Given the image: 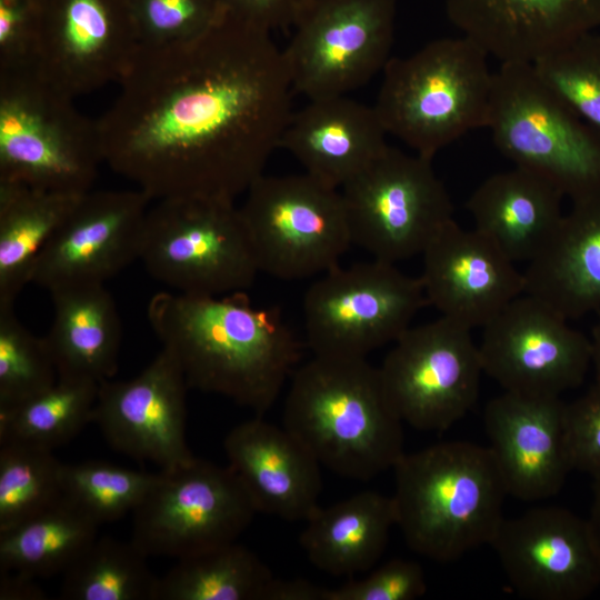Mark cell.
Here are the masks:
<instances>
[{
  "instance_id": "cell-9",
  "label": "cell",
  "mask_w": 600,
  "mask_h": 600,
  "mask_svg": "<svg viewBox=\"0 0 600 600\" xmlns=\"http://www.w3.org/2000/svg\"><path fill=\"white\" fill-rule=\"evenodd\" d=\"M240 210L260 272L278 279L321 276L352 244L340 189L306 172L261 174Z\"/></svg>"
},
{
  "instance_id": "cell-17",
  "label": "cell",
  "mask_w": 600,
  "mask_h": 600,
  "mask_svg": "<svg viewBox=\"0 0 600 600\" xmlns=\"http://www.w3.org/2000/svg\"><path fill=\"white\" fill-rule=\"evenodd\" d=\"M490 546L524 598L581 600L600 586V548L589 522L564 508L503 518Z\"/></svg>"
},
{
  "instance_id": "cell-3",
  "label": "cell",
  "mask_w": 600,
  "mask_h": 600,
  "mask_svg": "<svg viewBox=\"0 0 600 600\" xmlns=\"http://www.w3.org/2000/svg\"><path fill=\"white\" fill-rule=\"evenodd\" d=\"M402 423L367 358L313 356L291 377L283 427L341 477L369 481L393 468Z\"/></svg>"
},
{
  "instance_id": "cell-16",
  "label": "cell",
  "mask_w": 600,
  "mask_h": 600,
  "mask_svg": "<svg viewBox=\"0 0 600 600\" xmlns=\"http://www.w3.org/2000/svg\"><path fill=\"white\" fill-rule=\"evenodd\" d=\"M542 300L523 293L482 327L483 373L508 392L560 397L590 368V338Z\"/></svg>"
},
{
  "instance_id": "cell-6",
  "label": "cell",
  "mask_w": 600,
  "mask_h": 600,
  "mask_svg": "<svg viewBox=\"0 0 600 600\" xmlns=\"http://www.w3.org/2000/svg\"><path fill=\"white\" fill-rule=\"evenodd\" d=\"M33 68L0 71V181L67 194L91 191L103 160L97 120Z\"/></svg>"
},
{
  "instance_id": "cell-40",
  "label": "cell",
  "mask_w": 600,
  "mask_h": 600,
  "mask_svg": "<svg viewBox=\"0 0 600 600\" xmlns=\"http://www.w3.org/2000/svg\"><path fill=\"white\" fill-rule=\"evenodd\" d=\"M566 438L572 470L593 474L600 470V383L566 403Z\"/></svg>"
},
{
  "instance_id": "cell-22",
  "label": "cell",
  "mask_w": 600,
  "mask_h": 600,
  "mask_svg": "<svg viewBox=\"0 0 600 600\" xmlns=\"http://www.w3.org/2000/svg\"><path fill=\"white\" fill-rule=\"evenodd\" d=\"M446 12L501 63H533L600 28V0H447Z\"/></svg>"
},
{
  "instance_id": "cell-12",
  "label": "cell",
  "mask_w": 600,
  "mask_h": 600,
  "mask_svg": "<svg viewBox=\"0 0 600 600\" xmlns=\"http://www.w3.org/2000/svg\"><path fill=\"white\" fill-rule=\"evenodd\" d=\"M396 0H307L282 50L294 92L347 96L391 59Z\"/></svg>"
},
{
  "instance_id": "cell-46",
  "label": "cell",
  "mask_w": 600,
  "mask_h": 600,
  "mask_svg": "<svg viewBox=\"0 0 600 600\" xmlns=\"http://www.w3.org/2000/svg\"><path fill=\"white\" fill-rule=\"evenodd\" d=\"M592 368L594 371V382L600 383V320L593 327L591 333Z\"/></svg>"
},
{
  "instance_id": "cell-31",
  "label": "cell",
  "mask_w": 600,
  "mask_h": 600,
  "mask_svg": "<svg viewBox=\"0 0 600 600\" xmlns=\"http://www.w3.org/2000/svg\"><path fill=\"white\" fill-rule=\"evenodd\" d=\"M274 580L253 551L234 541L177 559L159 580L157 600H269Z\"/></svg>"
},
{
  "instance_id": "cell-19",
  "label": "cell",
  "mask_w": 600,
  "mask_h": 600,
  "mask_svg": "<svg viewBox=\"0 0 600 600\" xmlns=\"http://www.w3.org/2000/svg\"><path fill=\"white\" fill-rule=\"evenodd\" d=\"M188 389L179 362L162 348L134 378L100 382L92 421L114 450L161 470L178 467L194 458L186 440Z\"/></svg>"
},
{
  "instance_id": "cell-24",
  "label": "cell",
  "mask_w": 600,
  "mask_h": 600,
  "mask_svg": "<svg viewBox=\"0 0 600 600\" xmlns=\"http://www.w3.org/2000/svg\"><path fill=\"white\" fill-rule=\"evenodd\" d=\"M373 106L348 96L309 100L293 111L279 142L304 172L341 189L389 146Z\"/></svg>"
},
{
  "instance_id": "cell-14",
  "label": "cell",
  "mask_w": 600,
  "mask_h": 600,
  "mask_svg": "<svg viewBox=\"0 0 600 600\" xmlns=\"http://www.w3.org/2000/svg\"><path fill=\"white\" fill-rule=\"evenodd\" d=\"M379 371L396 413L421 431H444L461 420L483 373L471 330L442 316L402 333Z\"/></svg>"
},
{
  "instance_id": "cell-8",
  "label": "cell",
  "mask_w": 600,
  "mask_h": 600,
  "mask_svg": "<svg viewBox=\"0 0 600 600\" xmlns=\"http://www.w3.org/2000/svg\"><path fill=\"white\" fill-rule=\"evenodd\" d=\"M139 259L154 280L188 296L246 291L260 272L240 208L218 198L158 200Z\"/></svg>"
},
{
  "instance_id": "cell-41",
  "label": "cell",
  "mask_w": 600,
  "mask_h": 600,
  "mask_svg": "<svg viewBox=\"0 0 600 600\" xmlns=\"http://www.w3.org/2000/svg\"><path fill=\"white\" fill-rule=\"evenodd\" d=\"M36 30L34 0H0V71L32 67Z\"/></svg>"
},
{
  "instance_id": "cell-13",
  "label": "cell",
  "mask_w": 600,
  "mask_h": 600,
  "mask_svg": "<svg viewBox=\"0 0 600 600\" xmlns=\"http://www.w3.org/2000/svg\"><path fill=\"white\" fill-rule=\"evenodd\" d=\"M132 513L131 540L148 557L180 559L237 541L258 510L229 466L194 457L161 470Z\"/></svg>"
},
{
  "instance_id": "cell-44",
  "label": "cell",
  "mask_w": 600,
  "mask_h": 600,
  "mask_svg": "<svg viewBox=\"0 0 600 600\" xmlns=\"http://www.w3.org/2000/svg\"><path fill=\"white\" fill-rule=\"evenodd\" d=\"M326 592L327 589L303 579H276L269 600H324Z\"/></svg>"
},
{
  "instance_id": "cell-25",
  "label": "cell",
  "mask_w": 600,
  "mask_h": 600,
  "mask_svg": "<svg viewBox=\"0 0 600 600\" xmlns=\"http://www.w3.org/2000/svg\"><path fill=\"white\" fill-rule=\"evenodd\" d=\"M524 293L567 320L600 308V190L572 200L553 237L523 272Z\"/></svg>"
},
{
  "instance_id": "cell-15",
  "label": "cell",
  "mask_w": 600,
  "mask_h": 600,
  "mask_svg": "<svg viewBox=\"0 0 600 600\" xmlns=\"http://www.w3.org/2000/svg\"><path fill=\"white\" fill-rule=\"evenodd\" d=\"M32 67L74 99L119 82L139 49L128 0H34Z\"/></svg>"
},
{
  "instance_id": "cell-36",
  "label": "cell",
  "mask_w": 600,
  "mask_h": 600,
  "mask_svg": "<svg viewBox=\"0 0 600 600\" xmlns=\"http://www.w3.org/2000/svg\"><path fill=\"white\" fill-rule=\"evenodd\" d=\"M58 371L44 337L30 332L13 308L0 309V410L52 387Z\"/></svg>"
},
{
  "instance_id": "cell-45",
  "label": "cell",
  "mask_w": 600,
  "mask_h": 600,
  "mask_svg": "<svg viewBox=\"0 0 600 600\" xmlns=\"http://www.w3.org/2000/svg\"><path fill=\"white\" fill-rule=\"evenodd\" d=\"M592 503L587 519L600 548V470L592 474Z\"/></svg>"
},
{
  "instance_id": "cell-32",
  "label": "cell",
  "mask_w": 600,
  "mask_h": 600,
  "mask_svg": "<svg viewBox=\"0 0 600 600\" xmlns=\"http://www.w3.org/2000/svg\"><path fill=\"white\" fill-rule=\"evenodd\" d=\"M132 541L96 538L62 573L64 600H157L159 580Z\"/></svg>"
},
{
  "instance_id": "cell-43",
  "label": "cell",
  "mask_w": 600,
  "mask_h": 600,
  "mask_svg": "<svg viewBox=\"0 0 600 600\" xmlns=\"http://www.w3.org/2000/svg\"><path fill=\"white\" fill-rule=\"evenodd\" d=\"M46 592L34 578L0 569V600H46Z\"/></svg>"
},
{
  "instance_id": "cell-37",
  "label": "cell",
  "mask_w": 600,
  "mask_h": 600,
  "mask_svg": "<svg viewBox=\"0 0 600 600\" xmlns=\"http://www.w3.org/2000/svg\"><path fill=\"white\" fill-rule=\"evenodd\" d=\"M532 66L542 82L600 134V37L583 34Z\"/></svg>"
},
{
  "instance_id": "cell-20",
  "label": "cell",
  "mask_w": 600,
  "mask_h": 600,
  "mask_svg": "<svg viewBox=\"0 0 600 600\" xmlns=\"http://www.w3.org/2000/svg\"><path fill=\"white\" fill-rule=\"evenodd\" d=\"M419 277L429 306L470 330L524 293V277L500 248L454 219L428 243Z\"/></svg>"
},
{
  "instance_id": "cell-23",
  "label": "cell",
  "mask_w": 600,
  "mask_h": 600,
  "mask_svg": "<svg viewBox=\"0 0 600 600\" xmlns=\"http://www.w3.org/2000/svg\"><path fill=\"white\" fill-rule=\"evenodd\" d=\"M223 449L258 512L306 521L319 507L321 464L284 427L258 416L233 427Z\"/></svg>"
},
{
  "instance_id": "cell-29",
  "label": "cell",
  "mask_w": 600,
  "mask_h": 600,
  "mask_svg": "<svg viewBox=\"0 0 600 600\" xmlns=\"http://www.w3.org/2000/svg\"><path fill=\"white\" fill-rule=\"evenodd\" d=\"M83 194L0 181V309L13 308L38 261Z\"/></svg>"
},
{
  "instance_id": "cell-34",
  "label": "cell",
  "mask_w": 600,
  "mask_h": 600,
  "mask_svg": "<svg viewBox=\"0 0 600 600\" xmlns=\"http://www.w3.org/2000/svg\"><path fill=\"white\" fill-rule=\"evenodd\" d=\"M62 467L50 449L0 443V531L29 520L62 498Z\"/></svg>"
},
{
  "instance_id": "cell-35",
  "label": "cell",
  "mask_w": 600,
  "mask_h": 600,
  "mask_svg": "<svg viewBox=\"0 0 600 600\" xmlns=\"http://www.w3.org/2000/svg\"><path fill=\"white\" fill-rule=\"evenodd\" d=\"M157 477L103 461L63 463L62 497L101 526L133 512Z\"/></svg>"
},
{
  "instance_id": "cell-10",
  "label": "cell",
  "mask_w": 600,
  "mask_h": 600,
  "mask_svg": "<svg viewBox=\"0 0 600 600\" xmlns=\"http://www.w3.org/2000/svg\"><path fill=\"white\" fill-rule=\"evenodd\" d=\"M428 304L420 278L372 259L340 264L306 291V341L313 356L367 358L393 343Z\"/></svg>"
},
{
  "instance_id": "cell-5",
  "label": "cell",
  "mask_w": 600,
  "mask_h": 600,
  "mask_svg": "<svg viewBox=\"0 0 600 600\" xmlns=\"http://www.w3.org/2000/svg\"><path fill=\"white\" fill-rule=\"evenodd\" d=\"M488 57L462 36L391 58L373 106L386 132L432 160L467 132L487 128L493 78Z\"/></svg>"
},
{
  "instance_id": "cell-28",
  "label": "cell",
  "mask_w": 600,
  "mask_h": 600,
  "mask_svg": "<svg viewBox=\"0 0 600 600\" xmlns=\"http://www.w3.org/2000/svg\"><path fill=\"white\" fill-rule=\"evenodd\" d=\"M393 526V498L363 491L330 507H318L306 520L299 543L317 569L353 577L376 566Z\"/></svg>"
},
{
  "instance_id": "cell-2",
  "label": "cell",
  "mask_w": 600,
  "mask_h": 600,
  "mask_svg": "<svg viewBox=\"0 0 600 600\" xmlns=\"http://www.w3.org/2000/svg\"><path fill=\"white\" fill-rule=\"evenodd\" d=\"M147 316L189 389L223 396L257 416L272 407L301 358L302 344L281 309L254 307L244 291L159 292Z\"/></svg>"
},
{
  "instance_id": "cell-38",
  "label": "cell",
  "mask_w": 600,
  "mask_h": 600,
  "mask_svg": "<svg viewBox=\"0 0 600 600\" xmlns=\"http://www.w3.org/2000/svg\"><path fill=\"white\" fill-rule=\"evenodd\" d=\"M141 46H163L197 37L224 12L217 0H128Z\"/></svg>"
},
{
  "instance_id": "cell-33",
  "label": "cell",
  "mask_w": 600,
  "mask_h": 600,
  "mask_svg": "<svg viewBox=\"0 0 600 600\" xmlns=\"http://www.w3.org/2000/svg\"><path fill=\"white\" fill-rule=\"evenodd\" d=\"M99 384L90 379L59 377L38 396L0 410V443L20 442L52 450L68 442L92 421Z\"/></svg>"
},
{
  "instance_id": "cell-27",
  "label": "cell",
  "mask_w": 600,
  "mask_h": 600,
  "mask_svg": "<svg viewBox=\"0 0 600 600\" xmlns=\"http://www.w3.org/2000/svg\"><path fill=\"white\" fill-rule=\"evenodd\" d=\"M53 320L44 336L58 378L97 382L118 369L122 330L117 306L104 284L67 287L50 292Z\"/></svg>"
},
{
  "instance_id": "cell-4",
  "label": "cell",
  "mask_w": 600,
  "mask_h": 600,
  "mask_svg": "<svg viewBox=\"0 0 600 600\" xmlns=\"http://www.w3.org/2000/svg\"><path fill=\"white\" fill-rule=\"evenodd\" d=\"M397 526L416 553L450 562L490 544L508 496L488 447L447 441L393 466Z\"/></svg>"
},
{
  "instance_id": "cell-21",
  "label": "cell",
  "mask_w": 600,
  "mask_h": 600,
  "mask_svg": "<svg viewBox=\"0 0 600 600\" xmlns=\"http://www.w3.org/2000/svg\"><path fill=\"white\" fill-rule=\"evenodd\" d=\"M560 397L504 391L484 409L488 447L508 496L539 501L556 496L572 471Z\"/></svg>"
},
{
  "instance_id": "cell-7",
  "label": "cell",
  "mask_w": 600,
  "mask_h": 600,
  "mask_svg": "<svg viewBox=\"0 0 600 600\" xmlns=\"http://www.w3.org/2000/svg\"><path fill=\"white\" fill-rule=\"evenodd\" d=\"M487 128L516 167L564 197L600 190V134L538 77L532 63L506 62L493 73Z\"/></svg>"
},
{
  "instance_id": "cell-39",
  "label": "cell",
  "mask_w": 600,
  "mask_h": 600,
  "mask_svg": "<svg viewBox=\"0 0 600 600\" xmlns=\"http://www.w3.org/2000/svg\"><path fill=\"white\" fill-rule=\"evenodd\" d=\"M427 591L422 567L404 559H392L366 577L327 589L324 600H413Z\"/></svg>"
},
{
  "instance_id": "cell-11",
  "label": "cell",
  "mask_w": 600,
  "mask_h": 600,
  "mask_svg": "<svg viewBox=\"0 0 600 600\" xmlns=\"http://www.w3.org/2000/svg\"><path fill=\"white\" fill-rule=\"evenodd\" d=\"M340 191L352 244L391 263L421 254L453 219L432 160L390 146Z\"/></svg>"
},
{
  "instance_id": "cell-18",
  "label": "cell",
  "mask_w": 600,
  "mask_h": 600,
  "mask_svg": "<svg viewBox=\"0 0 600 600\" xmlns=\"http://www.w3.org/2000/svg\"><path fill=\"white\" fill-rule=\"evenodd\" d=\"M140 189L89 191L44 248L31 283L49 293L104 284L140 258L149 203Z\"/></svg>"
},
{
  "instance_id": "cell-30",
  "label": "cell",
  "mask_w": 600,
  "mask_h": 600,
  "mask_svg": "<svg viewBox=\"0 0 600 600\" xmlns=\"http://www.w3.org/2000/svg\"><path fill=\"white\" fill-rule=\"evenodd\" d=\"M98 524L66 498L0 531V569L31 578L63 573L97 538Z\"/></svg>"
},
{
  "instance_id": "cell-1",
  "label": "cell",
  "mask_w": 600,
  "mask_h": 600,
  "mask_svg": "<svg viewBox=\"0 0 600 600\" xmlns=\"http://www.w3.org/2000/svg\"><path fill=\"white\" fill-rule=\"evenodd\" d=\"M98 119L103 160L152 200L234 201L263 174L292 111L271 32L226 14L188 40L140 46Z\"/></svg>"
},
{
  "instance_id": "cell-42",
  "label": "cell",
  "mask_w": 600,
  "mask_h": 600,
  "mask_svg": "<svg viewBox=\"0 0 600 600\" xmlns=\"http://www.w3.org/2000/svg\"><path fill=\"white\" fill-rule=\"evenodd\" d=\"M226 14L267 30H288L307 0H217Z\"/></svg>"
},
{
  "instance_id": "cell-26",
  "label": "cell",
  "mask_w": 600,
  "mask_h": 600,
  "mask_svg": "<svg viewBox=\"0 0 600 600\" xmlns=\"http://www.w3.org/2000/svg\"><path fill=\"white\" fill-rule=\"evenodd\" d=\"M564 196L544 178L519 167L494 173L466 207L474 229L513 262L533 260L560 224Z\"/></svg>"
}]
</instances>
